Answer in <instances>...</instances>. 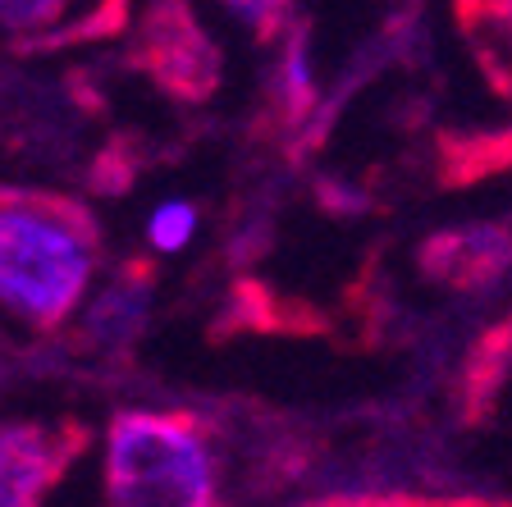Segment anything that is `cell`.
I'll use <instances>...</instances> for the list:
<instances>
[{
    "label": "cell",
    "instance_id": "cell-6",
    "mask_svg": "<svg viewBox=\"0 0 512 507\" xmlns=\"http://www.w3.org/2000/svg\"><path fill=\"white\" fill-rule=\"evenodd\" d=\"M480 19V42H485V55H490V64L503 74V83H508L512 92V5H490V10H476Z\"/></svg>",
    "mask_w": 512,
    "mask_h": 507
},
{
    "label": "cell",
    "instance_id": "cell-4",
    "mask_svg": "<svg viewBox=\"0 0 512 507\" xmlns=\"http://www.w3.org/2000/svg\"><path fill=\"white\" fill-rule=\"evenodd\" d=\"M142 297H147V288H138V284H115V288H106V293L96 297V307H92V329H96L101 338L128 334V329L142 320Z\"/></svg>",
    "mask_w": 512,
    "mask_h": 507
},
{
    "label": "cell",
    "instance_id": "cell-2",
    "mask_svg": "<svg viewBox=\"0 0 512 507\" xmlns=\"http://www.w3.org/2000/svg\"><path fill=\"white\" fill-rule=\"evenodd\" d=\"M106 507H215V457L188 416L119 412L106 430Z\"/></svg>",
    "mask_w": 512,
    "mask_h": 507
},
{
    "label": "cell",
    "instance_id": "cell-3",
    "mask_svg": "<svg viewBox=\"0 0 512 507\" xmlns=\"http://www.w3.org/2000/svg\"><path fill=\"white\" fill-rule=\"evenodd\" d=\"M69 462V434L46 425H0V507H42Z\"/></svg>",
    "mask_w": 512,
    "mask_h": 507
},
{
    "label": "cell",
    "instance_id": "cell-7",
    "mask_svg": "<svg viewBox=\"0 0 512 507\" xmlns=\"http://www.w3.org/2000/svg\"><path fill=\"white\" fill-rule=\"evenodd\" d=\"M284 87L298 96V106L311 96V69H307V51L293 46V55H284Z\"/></svg>",
    "mask_w": 512,
    "mask_h": 507
},
{
    "label": "cell",
    "instance_id": "cell-1",
    "mask_svg": "<svg viewBox=\"0 0 512 507\" xmlns=\"http://www.w3.org/2000/svg\"><path fill=\"white\" fill-rule=\"evenodd\" d=\"M96 275V233L69 201L0 192V316L51 334L83 307Z\"/></svg>",
    "mask_w": 512,
    "mask_h": 507
},
{
    "label": "cell",
    "instance_id": "cell-5",
    "mask_svg": "<svg viewBox=\"0 0 512 507\" xmlns=\"http://www.w3.org/2000/svg\"><path fill=\"white\" fill-rule=\"evenodd\" d=\"M197 233V206L192 201H160L147 220V243L156 252H183Z\"/></svg>",
    "mask_w": 512,
    "mask_h": 507
}]
</instances>
